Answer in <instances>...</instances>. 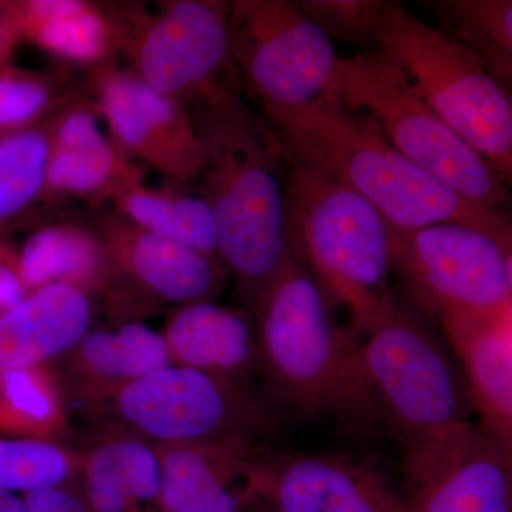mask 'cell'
Listing matches in <instances>:
<instances>
[{
    "label": "cell",
    "instance_id": "cell-1",
    "mask_svg": "<svg viewBox=\"0 0 512 512\" xmlns=\"http://www.w3.org/2000/svg\"><path fill=\"white\" fill-rule=\"evenodd\" d=\"M187 110L202 148L197 194L210 208L221 264L251 315L291 248L284 146L238 89L221 87Z\"/></svg>",
    "mask_w": 512,
    "mask_h": 512
},
{
    "label": "cell",
    "instance_id": "cell-2",
    "mask_svg": "<svg viewBox=\"0 0 512 512\" xmlns=\"http://www.w3.org/2000/svg\"><path fill=\"white\" fill-rule=\"evenodd\" d=\"M251 316L259 375L275 403L352 433L379 431L359 336L336 322L335 309L292 247L259 292Z\"/></svg>",
    "mask_w": 512,
    "mask_h": 512
},
{
    "label": "cell",
    "instance_id": "cell-3",
    "mask_svg": "<svg viewBox=\"0 0 512 512\" xmlns=\"http://www.w3.org/2000/svg\"><path fill=\"white\" fill-rule=\"evenodd\" d=\"M285 150L362 195L393 228L460 224L511 244L501 211L468 201L407 160L372 117L328 89L296 107L265 109Z\"/></svg>",
    "mask_w": 512,
    "mask_h": 512
},
{
    "label": "cell",
    "instance_id": "cell-4",
    "mask_svg": "<svg viewBox=\"0 0 512 512\" xmlns=\"http://www.w3.org/2000/svg\"><path fill=\"white\" fill-rule=\"evenodd\" d=\"M284 163L289 245L330 306L345 309L363 335L396 306L389 224L362 195L285 147Z\"/></svg>",
    "mask_w": 512,
    "mask_h": 512
},
{
    "label": "cell",
    "instance_id": "cell-5",
    "mask_svg": "<svg viewBox=\"0 0 512 512\" xmlns=\"http://www.w3.org/2000/svg\"><path fill=\"white\" fill-rule=\"evenodd\" d=\"M375 52L407 77L430 109L467 141L505 184L511 183L510 94L473 52L399 2L387 3L380 16Z\"/></svg>",
    "mask_w": 512,
    "mask_h": 512
},
{
    "label": "cell",
    "instance_id": "cell-6",
    "mask_svg": "<svg viewBox=\"0 0 512 512\" xmlns=\"http://www.w3.org/2000/svg\"><path fill=\"white\" fill-rule=\"evenodd\" d=\"M360 339L380 420L403 451L474 423L466 380L429 328L394 306Z\"/></svg>",
    "mask_w": 512,
    "mask_h": 512
},
{
    "label": "cell",
    "instance_id": "cell-7",
    "mask_svg": "<svg viewBox=\"0 0 512 512\" xmlns=\"http://www.w3.org/2000/svg\"><path fill=\"white\" fill-rule=\"evenodd\" d=\"M328 89L379 124L414 165L468 201L501 211L505 183L467 141L430 109L407 77L375 52L339 59Z\"/></svg>",
    "mask_w": 512,
    "mask_h": 512
},
{
    "label": "cell",
    "instance_id": "cell-8",
    "mask_svg": "<svg viewBox=\"0 0 512 512\" xmlns=\"http://www.w3.org/2000/svg\"><path fill=\"white\" fill-rule=\"evenodd\" d=\"M128 70L190 107L221 87L239 90L229 52L228 2L164 0L109 3Z\"/></svg>",
    "mask_w": 512,
    "mask_h": 512
},
{
    "label": "cell",
    "instance_id": "cell-9",
    "mask_svg": "<svg viewBox=\"0 0 512 512\" xmlns=\"http://www.w3.org/2000/svg\"><path fill=\"white\" fill-rule=\"evenodd\" d=\"M104 409L124 430L154 446L266 439L278 423L276 407L251 384L177 365L121 387L94 410Z\"/></svg>",
    "mask_w": 512,
    "mask_h": 512
},
{
    "label": "cell",
    "instance_id": "cell-10",
    "mask_svg": "<svg viewBox=\"0 0 512 512\" xmlns=\"http://www.w3.org/2000/svg\"><path fill=\"white\" fill-rule=\"evenodd\" d=\"M389 228L390 268L437 318H476L511 305V244L460 224Z\"/></svg>",
    "mask_w": 512,
    "mask_h": 512
},
{
    "label": "cell",
    "instance_id": "cell-11",
    "mask_svg": "<svg viewBox=\"0 0 512 512\" xmlns=\"http://www.w3.org/2000/svg\"><path fill=\"white\" fill-rule=\"evenodd\" d=\"M227 28L232 62L262 109L302 106L328 90L339 57L298 2H228Z\"/></svg>",
    "mask_w": 512,
    "mask_h": 512
},
{
    "label": "cell",
    "instance_id": "cell-12",
    "mask_svg": "<svg viewBox=\"0 0 512 512\" xmlns=\"http://www.w3.org/2000/svg\"><path fill=\"white\" fill-rule=\"evenodd\" d=\"M87 86L111 140L123 154L175 183L195 181L202 148L190 111L181 101L158 92L117 63L87 72Z\"/></svg>",
    "mask_w": 512,
    "mask_h": 512
},
{
    "label": "cell",
    "instance_id": "cell-13",
    "mask_svg": "<svg viewBox=\"0 0 512 512\" xmlns=\"http://www.w3.org/2000/svg\"><path fill=\"white\" fill-rule=\"evenodd\" d=\"M511 451L476 423L404 450L407 512H512Z\"/></svg>",
    "mask_w": 512,
    "mask_h": 512
},
{
    "label": "cell",
    "instance_id": "cell-14",
    "mask_svg": "<svg viewBox=\"0 0 512 512\" xmlns=\"http://www.w3.org/2000/svg\"><path fill=\"white\" fill-rule=\"evenodd\" d=\"M256 497L272 512H407L382 471L346 454H266Z\"/></svg>",
    "mask_w": 512,
    "mask_h": 512
},
{
    "label": "cell",
    "instance_id": "cell-15",
    "mask_svg": "<svg viewBox=\"0 0 512 512\" xmlns=\"http://www.w3.org/2000/svg\"><path fill=\"white\" fill-rule=\"evenodd\" d=\"M256 437L160 444L161 512H245L258 503L266 453Z\"/></svg>",
    "mask_w": 512,
    "mask_h": 512
},
{
    "label": "cell",
    "instance_id": "cell-16",
    "mask_svg": "<svg viewBox=\"0 0 512 512\" xmlns=\"http://www.w3.org/2000/svg\"><path fill=\"white\" fill-rule=\"evenodd\" d=\"M99 234L124 281L157 301L184 306L212 302L221 292L220 261L138 227L119 212L101 220Z\"/></svg>",
    "mask_w": 512,
    "mask_h": 512
},
{
    "label": "cell",
    "instance_id": "cell-17",
    "mask_svg": "<svg viewBox=\"0 0 512 512\" xmlns=\"http://www.w3.org/2000/svg\"><path fill=\"white\" fill-rule=\"evenodd\" d=\"M92 99L77 96L53 119L43 201L111 200L121 185L143 177L100 126Z\"/></svg>",
    "mask_w": 512,
    "mask_h": 512
},
{
    "label": "cell",
    "instance_id": "cell-18",
    "mask_svg": "<svg viewBox=\"0 0 512 512\" xmlns=\"http://www.w3.org/2000/svg\"><path fill=\"white\" fill-rule=\"evenodd\" d=\"M439 320L463 369L481 429L512 450L511 305L476 318Z\"/></svg>",
    "mask_w": 512,
    "mask_h": 512
},
{
    "label": "cell",
    "instance_id": "cell-19",
    "mask_svg": "<svg viewBox=\"0 0 512 512\" xmlns=\"http://www.w3.org/2000/svg\"><path fill=\"white\" fill-rule=\"evenodd\" d=\"M59 360L66 397L73 393L90 412L126 384L173 365L163 335L141 322L90 329Z\"/></svg>",
    "mask_w": 512,
    "mask_h": 512
},
{
    "label": "cell",
    "instance_id": "cell-20",
    "mask_svg": "<svg viewBox=\"0 0 512 512\" xmlns=\"http://www.w3.org/2000/svg\"><path fill=\"white\" fill-rule=\"evenodd\" d=\"M161 335L173 365L241 384L259 373L254 320L247 312L214 302L177 306Z\"/></svg>",
    "mask_w": 512,
    "mask_h": 512
},
{
    "label": "cell",
    "instance_id": "cell-21",
    "mask_svg": "<svg viewBox=\"0 0 512 512\" xmlns=\"http://www.w3.org/2000/svg\"><path fill=\"white\" fill-rule=\"evenodd\" d=\"M93 299L69 285L30 292L0 316V373L59 360L92 329Z\"/></svg>",
    "mask_w": 512,
    "mask_h": 512
},
{
    "label": "cell",
    "instance_id": "cell-22",
    "mask_svg": "<svg viewBox=\"0 0 512 512\" xmlns=\"http://www.w3.org/2000/svg\"><path fill=\"white\" fill-rule=\"evenodd\" d=\"M22 42L86 72L114 63L119 33L109 3L87 0H8Z\"/></svg>",
    "mask_w": 512,
    "mask_h": 512
},
{
    "label": "cell",
    "instance_id": "cell-23",
    "mask_svg": "<svg viewBox=\"0 0 512 512\" xmlns=\"http://www.w3.org/2000/svg\"><path fill=\"white\" fill-rule=\"evenodd\" d=\"M19 264L29 292L49 285H69L92 299H117L126 282L99 232L73 222L36 229L19 249Z\"/></svg>",
    "mask_w": 512,
    "mask_h": 512
},
{
    "label": "cell",
    "instance_id": "cell-24",
    "mask_svg": "<svg viewBox=\"0 0 512 512\" xmlns=\"http://www.w3.org/2000/svg\"><path fill=\"white\" fill-rule=\"evenodd\" d=\"M82 493L92 512H161L156 447L130 431H114L80 454Z\"/></svg>",
    "mask_w": 512,
    "mask_h": 512
},
{
    "label": "cell",
    "instance_id": "cell-25",
    "mask_svg": "<svg viewBox=\"0 0 512 512\" xmlns=\"http://www.w3.org/2000/svg\"><path fill=\"white\" fill-rule=\"evenodd\" d=\"M110 201L138 227L220 261L210 208L200 195L150 188L138 177L121 185Z\"/></svg>",
    "mask_w": 512,
    "mask_h": 512
},
{
    "label": "cell",
    "instance_id": "cell-26",
    "mask_svg": "<svg viewBox=\"0 0 512 512\" xmlns=\"http://www.w3.org/2000/svg\"><path fill=\"white\" fill-rule=\"evenodd\" d=\"M66 400L50 363L0 373V431L59 443L67 430Z\"/></svg>",
    "mask_w": 512,
    "mask_h": 512
},
{
    "label": "cell",
    "instance_id": "cell-27",
    "mask_svg": "<svg viewBox=\"0 0 512 512\" xmlns=\"http://www.w3.org/2000/svg\"><path fill=\"white\" fill-rule=\"evenodd\" d=\"M57 111L28 130L0 138V238H8L45 197L50 133Z\"/></svg>",
    "mask_w": 512,
    "mask_h": 512
},
{
    "label": "cell",
    "instance_id": "cell-28",
    "mask_svg": "<svg viewBox=\"0 0 512 512\" xmlns=\"http://www.w3.org/2000/svg\"><path fill=\"white\" fill-rule=\"evenodd\" d=\"M441 30L466 46L505 90L512 80L511 0H446L429 3Z\"/></svg>",
    "mask_w": 512,
    "mask_h": 512
},
{
    "label": "cell",
    "instance_id": "cell-29",
    "mask_svg": "<svg viewBox=\"0 0 512 512\" xmlns=\"http://www.w3.org/2000/svg\"><path fill=\"white\" fill-rule=\"evenodd\" d=\"M80 454L57 441L0 440V490L23 495L72 483Z\"/></svg>",
    "mask_w": 512,
    "mask_h": 512
},
{
    "label": "cell",
    "instance_id": "cell-30",
    "mask_svg": "<svg viewBox=\"0 0 512 512\" xmlns=\"http://www.w3.org/2000/svg\"><path fill=\"white\" fill-rule=\"evenodd\" d=\"M60 77L9 64L0 67V138L20 133L76 99Z\"/></svg>",
    "mask_w": 512,
    "mask_h": 512
},
{
    "label": "cell",
    "instance_id": "cell-31",
    "mask_svg": "<svg viewBox=\"0 0 512 512\" xmlns=\"http://www.w3.org/2000/svg\"><path fill=\"white\" fill-rule=\"evenodd\" d=\"M386 0H302L299 8L330 40L372 46Z\"/></svg>",
    "mask_w": 512,
    "mask_h": 512
},
{
    "label": "cell",
    "instance_id": "cell-32",
    "mask_svg": "<svg viewBox=\"0 0 512 512\" xmlns=\"http://www.w3.org/2000/svg\"><path fill=\"white\" fill-rule=\"evenodd\" d=\"M29 293L20 274L19 249L8 238H0V316L19 305Z\"/></svg>",
    "mask_w": 512,
    "mask_h": 512
},
{
    "label": "cell",
    "instance_id": "cell-33",
    "mask_svg": "<svg viewBox=\"0 0 512 512\" xmlns=\"http://www.w3.org/2000/svg\"><path fill=\"white\" fill-rule=\"evenodd\" d=\"M23 500L28 512H92L82 490L72 483L23 495Z\"/></svg>",
    "mask_w": 512,
    "mask_h": 512
},
{
    "label": "cell",
    "instance_id": "cell-34",
    "mask_svg": "<svg viewBox=\"0 0 512 512\" xmlns=\"http://www.w3.org/2000/svg\"><path fill=\"white\" fill-rule=\"evenodd\" d=\"M20 43L22 37L10 13L8 0H0V67L12 64L13 55Z\"/></svg>",
    "mask_w": 512,
    "mask_h": 512
},
{
    "label": "cell",
    "instance_id": "cell-35",
    "mask_svg": "<svg viewBox=\"0 0 512 512\" xmlns=\"http://www.w3.org/2000/svg\"><path fill=\"white\" fill-rule=\"evenodd\" d=\"M0 512H28L25 500L18 494L0 490Z\"/></svg>",
    "mask_w": 512,
    "mask_h": 512
},
{
    "label": "cell",
    "instance_id": "cell-36",
    "mask_svg": "<svg viewBox=\"0 0 512 512\" xmlns=\"http://www.w3.org/2000/svg\"><path fill=\"white\" fill-rule=\"evenodd\" d=\"M245 512H272V511L269 510L268 507H265L264 504L259 503V501H258V503L252 505V507L249 508V510L245 511Z\"/></svg>",
    "mask_w": 512,
    "mask_h": 512
}]
</instances>
